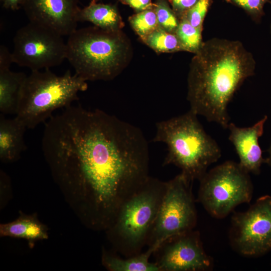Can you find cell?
<instances>
[{
  "instance_id": "21",
  "label": "cell",
  "mask_w": 271,
  "mask_h": 271,
  "mask_svg": "<svg viewBox=\"0 0 271 271\" xmlns=\"http://www.w3.org/2000/svg\"><path fill=\"white\" fill-rule=\"evenodd\" d=\"M128 21L142 40L159 27L154 6L130 16Z\"/></svg>"
},
{
  "instance_id": "28",
  "label": "cell",
  "mask_w": 271,
  "mask_h": 271,
  "mask_svg": "<svg viewBox=\"0 0 271 271\" xmlns=\"http://www.w3.org/2000/svg\"><path fill=\"white\" fill-rule=\"evenodd\" d=\"M268 152L269 154V157L268 158H267V163L270 166H271V142L270 144L268 150Z\"/></svg>"
},
{
  "instance_id": "24",
  "label": "cell",
  "mask_w": 271,
  "mask_h": 271,
  "mask_svg": "<svg viewBox=\"0 0 271 271\" xmlns=\"http://www.w3.org/2000/svg\"><path fill=\"white\" fill-rule=\"evenodd\" d=\"M213 2V0H199L182 18L186 19L195 28L202 31L204 20Z\"/></svg>"
},
{
  "instance_id": "5",
  "label": "cell",
  "mask_w": 271,
  "mask_h": 271,
  "mask_svg": "<svg viewBox=\"0 0 271 271\" xmlns=\"http://www.w3.org/2000/svg\"><path fill=\"white\" fill-rule=\"evenodd\" d=\"M166 182L150 177L120 207L106 230L114 250L123 257L142 252L164 197Z\"/></svg>"
},
{
  "instance_id": "22",
  "label": "cell",
  "mask_w": 271,
  "mask_h": 271,
  "mask_svg": "<svg viewBox=\"0 0 271 271\" xmlns=\"http://www.w3.org/2000/svg\"><path fill=\"white\" fill-rule=\"evenodd\" d=\"M154 4L159 27L168 32L175 33L180 20L170 7L169 0H156Z\"/></svg>"
},
{
  "instance_id": "23",
  "label": "cell",
  "mask_w": 271,
  "mask_h": 271,
  "mask_svg": "<svg viewBox=\"0 0 271 271\" xmlns=\"http://www.w3.org/2000/svg\"><path fill=\"white\" fill-rule=\"evenodd\" d=\"M226 2L243 9L256 23H259L263 16L264 6L270 0H224Z\"/></svg>"
},
{
  "instance_id": "3",
  "label": "cell",
  "mask_w": 271,
  "mask_h": 271,
  "mask_svg": "<svg viewBox=\"0 0 271 271\" xmlns=\"http://www.w3.org/2000/svg\"><path fill=\"white\" fill-rule=\"evenodd\" d=\"M130 43L122 31L96 26L76 29L66 42V59L87 81L113 79L131 58Z\"/></svg>"
},
{
  "instance_id": "13",
  "label": "cell",
  "mask_w": 271,
  "mask_h": 271,
  "mask_svg": "<svg viewBox=\"0 0 271 271\" xmlns=\"http://www.w3.org/2000/svg\"><path fill=\"white\" fill-rule=\"evenodd\" d=\"M267 119L264 115L253 125L247 127H240L230 122L227 128L230 131L228 139L238 155L239 164L248 173L255 175L260 173L263 163H267V159L262 157L258 143Z\"/></svg>"
},
{
  "instance_id": "26",
  "label": "cell",
  "mask_w": 271,
  "mask_h": 271,
  "mask_svg": "<svg viewBox=\"0 0 271 271\" xmlns=\"http://www.w3.org/2000/svg\"><path fill=\"white\" fill-rule=\"evenodd\" d=\"M122 4L129 6L137 13L143 11L154 6L152 0H118Z\"/></svg>"
},
{
  "instance_id": "27",
  "label": "cell",
  "mask_w": 271,
  "mask_h": 271,
  "mask_svg": "<svg viewBox=\"0 0 271 271\" xmlns=\"http://www.w3.org/2000/svg\"><path fill=\"white\" fill-rule=\"evenodd\" d=\"M3 3V7L6 9L17 10L22 6L24 0H1Z\"/></svg>"
},
{
  "instance_id": "10",
  "label": "cell",
  "mask_w": 271,
  "mask_h": 271,
  "mask_svg": "<svg viewBox=\"0 0 271 271\" xmlns=\"http://www.w3.org/2000/svg\"><path fill=\"white\" fill-rule=\"evenodd\" d=\"M230 242L246 256H257L271 250V196L259 197L245 212L232 218Z\"/></svg>"
},
{
  "instance_id": "25",
  "label": "cell",
  "mask_w": 271,
  "mask_h": 271,
  "mask_svg": "<svg viewBox=\"0 0 271 271\" xmlns=\"http://www.w3.org/2000/svg\"><path fill=\"white\" fill-rule=\"evenodd\" d=\"M199 0H169L172 9L179 20Z\"/></svg>"
},
{
  "instance_id": "18",
  "label": "cell",
  "mask_w": 271,
  "mask_h": 271,
  "mask_svg": "<svg viewBox=\"0 0 271 271\" xmlns=\"http://www.w3.org/2000/svg\"><path fill=\"white\" fill-rule=\"evenodd\" d=\"M154 250L148 248L144 252L130 257H119L103 250L102 262L110 271H160L155 262L150 261Z\"/></svg>"
},
{
  "instance_id": "15",
  "label": "cell",
  "mask_w": 271,
  "mask_h": 271,
  "mask_svg": "<svg viewBox=\"0 0 271 271\" xmlns=\"http://www.w3.org/2000/svg\"><path fill=\"white\" fill-rule=\"evenodd\" d=\"M78 22H89L94 26L109 31H120L124 23L116 6L97 3L91 0L89 4L80 9Z\"/></svg>"
},
{
  "instance_id": "17",
  "label": "cell",
  "mask_w": 271,
  "mask_h": 271,
  "mask_svg": "<svg viewBox=\"0 0 271 271\" xmlns=\"http://www.w3.org/2000/svg\"><path fill=\"white\" fill-rule=\"evenodd\" d=\"M1 237L24 238L30 242L46 239L48 237L46 227L34 216L22 214L16 220L0 225Z\"/></svg>"
},
{
  "instance_id": "1",
  "label": "cell",
  "mask_w": 271,
  "mask_h": 271,
  "mask_svg": "<svg viewBox=\"0 0 271 271\" xmlns=\"http://www.w3.org/2000/svg\"><path fill=\"white\" fill-rule=\"evenodd\" d=\"M41 145L54 180L78 195L83 220L94 230H106L150 177L142 131L98 109L70 105L53 115Z\"/></svg>"
},
{
  "instance_id": "19",
  "label": "cell",
  "mask_w": 271,
  "mask_h": 271,
  "mask_svg": "<svg viewBox=\"0 0 271 271\" xmlns=\"http://www.w3.org/2000/svg\"><path fill=\"white\" fill-rule=\"evenodd\" d=\"M142 41L158 53H172L184 51L175 33L168 32L159 27Z\"/></svg>"
},
{
  "instance_id": "20",
  "label": "cell",
  "mask_w": 271,
  "mask_h": 271,
  "mask_svg": "<svg viewBox=\"0 0 271 271\" xmlns=\"http://www.w3.org/2000/svg\"><path fill=\"white\" fill-rule=\"evenodd\" d=\"M202 30L192 26L186 19L182 18L175 34L177 36L184 51L196 53L203 42Z\"/></svg>"
},
{
  "instance_id": "4",
  "label": "cell",
  "mask_w": 271,
  "mask_h": 271,
  "mask_svg": "<svg viewBox=\"0 0 271 271\" xmlns=\"http://www.w3.org/2000/svg\"><path fill=\"white\" fill-rule=\"evenodd\" d=\"M153 141L167 145L168 153L163 165L176 166L193 181H199L208 167L221 156L217 142L206 132L197 115L190 110L157 123Z\"/></svg>"
},
{
  "instance_id": "6",
  "label": "cell",
  "mask_w": 271,
  "mask_h": 271,
  "mask_svg": "<svg viewBox=\"0 0 271 271\" xmlns=\"http://www.w3.org/2000/svg\"><path fill=\"white\" fill-rule=\"evenodd\" d=\"M87 87L85 80L69 71L58 76L49 69L33 70L22 87L16 116L27 128L33 129L48 120L54 111L71 105Z\"/></svg>"
},
{
  "instance_id": "16",
  "label": "cell",
  "mask_w": 271,
  "mask_h": 271,
  "mask_svg": "<svg viewBox=\"0 0 271 271\" xmlns=\"http://www.w3.org/2000/svg\"><path fill=\"white\" fill-rule=\"evenodd\" d=\"M10 68L0 67V112L4 115L16 114L21 90L27 76Z\"/></svg>"
},
{
  "instance_id": "29",
  "label": "cell",
  "mask_w": 271,
  "mask_h": 271,
  "mask_svg": "<svg viewBox=\"0 0 271 271\" xmlns=\"http://www.w3.org/2000/svg\"><path fill=\"white\" fill-rule=\"evenodd\" d=\"M270 35H271V24H270Z\"/></svg>"
},
{
  "instance_id": "12",
  "label": "cell",
  "mask_w": 271,
  "mask_h": 271,
  "mask_svg": "<svg viewBox=\"0 0 271 271\" xmlns=\"http://www.w3.org/2000/svg\"><path fill=\"white\" fill-rule=\"evenodd\" d=\"M78 3L79 0H24L22 6L30 22L69 36L77 29Z\"/></svg>"
},
{
  "instance_id": "8",
  "label": "cell",
  "mask_w": 271,
  "mask_h": 271,
  "mask_svg": "<svg viewBox=\"0 0 271 271\" xmlns=\"http://www.w3.org/2000/svg\"><path fill=\"white\" fill-rule=\"evenodd\" d=\"M193 182L182 173L166 182L165 192L147 242L154 252L167 239L196 226Z\"/></svg>"
},
{
  "instance_id": "30",
  "label": "cell",
  "mask_w": 271,
  "mask_h": 271,
  "mask_svg": "<svg viewBox=\"0 0 271 271\" xmlns=\"http://www.w3.org/2000/svg\"><path fill=\"white\" fill-rule=\"evenodd\" d=\"M98 1H99V0H96L97 2H98Z\"/></svg>"
},
{
  "instance_id": "14",
  "label": "cell",
  "mask_w": 271,
  "mask_h": 271,
  "mask_svg": "<svg viewBox=\"0 0 271 271\" xmlns=\"http://www.w3.org/2000/svg\"><path fill=\"white\" fill-rule=\"evenodd\" d=\"M25 124L16 116L6 118L0 115V159L5 163L18 160L26 149Z\"/></svg>"
},
{
  "instance_id": "7",
  "label": "cell",
  "mask_w": 271,
  "mask_h": 271,
  "mask_svg": "<svg viewBox=\"0 0 271 271\" xmlns=\"http://www.w3.org/2000/svg\"><path fill=\"white\" fill-rule=\"evenodd\" d=\"M249 173L231 161L215 167L199 180L198 201L212 216L225 217L237 205L250 201L253 187Z\"/></svg>"
},
{
  "instance_id": "2",
  "label": "cell",
  "mask_w": 271,
  "mask_h": 271,
  "mask_svg": "<svg viewBox=\"0 0 271 271\" xmlns=\"http://www.w3.org/2000/svg\"><path fill=\"white\" fill-rule=\"evenodd\" d=\"M192 58L188 76L190 110L228 128L227 107L244 81L254 74L252 54L238 41L212 38Z\"/></svg>"
},
{
  "instance_id": "11",
  "label": "cell",
  "mask_w": 271,
  "mask_h": 271,
  "mask_svg": "<svg viewBox=\"0 0 271 271\" xmlns=\"http://www.w3.org/2000/svg\"><path fill=\"white\" fill-rule=\"evenodd\" d=\"M153 254L160 271H205L212 268V259L203 247L200 234L193 230L169 238Z\"/></svg>"
},
{
  "instance_id": "9",
  "label": "cell",
  "mask_w": 271,
  "mask_h": 271,
  "mask_svg": "<svg viewBox=\"0 0 271 271\" xmlns=\"http://www.w3.org/2000/svg\"><path fill=\"white\" fill-rule=\"evenodd\" d=\"M66 43L62 36L37 24L21 27L14 38L13 63L33 70L60 65L66 59Z\"/></svg>"
}]
</instances>
